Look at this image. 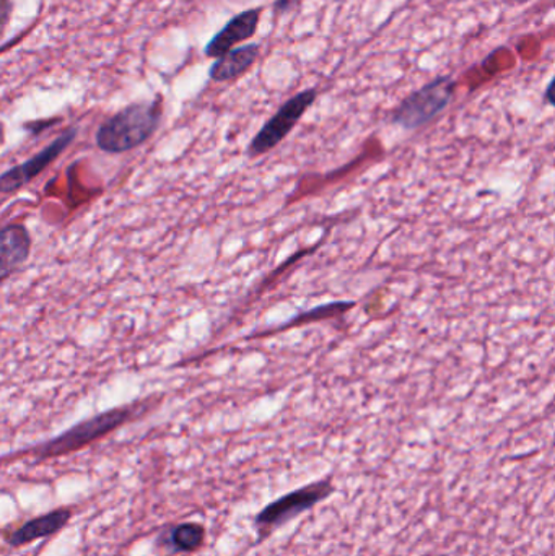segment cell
Listing matches in <instances>:
<instances>
[{"label": "cell", "instance_id": "cell-1", "mask_svg": "<svg viewBox=\"0 0 555 556\" xmlns=\"http://www.w3.org/2000/svg\"><path fill=\"white\" fill-rule=\"evenodd\" d=\"M163 119V100L129 104L108 117L97 130L98 149L104 153H126L143 146L159 130Z\"/></svg>", "mask_w": 555, "mask_h": 556}, {"label": "cell", "instance_id": "cell-2", "mask_svg": "<svg viewBox=\"0 0 555 556\" xmlns=\"http://www.w3.org/2000/svg\"><path fill=\"white\" fill-rule=\"evenodd\" d=\"M146 408H149V404L140 402V404H129L124 405V407H114L111 410L101 412V414L94 415V417L74 425V427L68 428L67 431L59 434V437L31 447L28 454L29 456L38 457V459L67 456V454L84 450L88 444L113 433L114 430L129 424L134 418H139L146 412Z\"/></svg>", "mask_w": 555, "mask_h": 556}, {"label": "cell", "instance_id": "cell-3", "mask_svg": "<svg viewBox=\"0 0 555 556\" xmlns=\"http://www.w3.org/2000/svg\"><path fill=\"white\" fill-rule=\"evenodd\" d=\"M316 98H318V90L306 88V90L300 91V93L293 94L290 100H287L251 140L250 147H248V155L251 159H257V156L266 155V153L273 152L276 147H279L287 139V136L295 129L297 124L305 116L310 106L315 103Z\"/></svg>", "mask_w": 555, "mask_h": 556}, {"label": "cell", "instance_id": "cell-4", "mask_svg": "<svg viewBox=\"0 0 555 556\" xmlns=\"http://www.w3.org/2000/svg\"><path fill=\"white\" fill-rule=\"evenodd\" d=\"M455 93V81L442 77L411 94L394 114V121L406 129H416L442 113Z\"/></svg>", "mask_w": 555, "mask_h": 556}, {"label": "cell", "instance_id": "cell-5", "mask_svg": "<svg viewBox=\"0 0 555 556\" xmlns=\"http://www.w3.org/2000/svg\"><path fill=\"white\" fill-rule=\"evenodd\" d=\"M331 493L332 485L329 480H321V482L312 483V485L295 490V492L282 496V498L270 503L267 508H264L257 515V528L263 532L273 531V529L286 525L287 521H292L297 516L308 511L310 508L328 498Z\"/></svg>", "mask_w": 555, "mask_h": 556}, {"label": "cell", "instance_id": "cell-6", "mask_svg": "<svg viewBox=\"0 0 555 556\" xmlns=\"http://www.w3.org/2000/svg\"><path fill=\"white\" fill-rule=\"evenodd\" d=\"M77 132V127L64 130L61 136L55 137L51 143H48L41 152L3 172L0 176V192H2V195L13 194V192L20 191V189L29 185L33 179L38 178L74 143Z\"/></svg>", "mask_w": 555, "mask_h": 556}, {"label": "cell", "instance_id": "cell-7", "mask_svg": "<svg viewBox=\"0 0 555 556\" xmlns=\"http://www.w3.org/2000/svg\"><path fill=\"white\" fill-rule=\"evenodd\" d=\"M261 13H263V9L256 7V9L243 10L234 18L228 20L227 25L205 46V55L218 59L231 49L238 48L241 42L253 38L256 35L257 25H260Z\"/></svg>", "mask_w": 555, "mask_h": 556}, {"label": "cell", "instance_id": "cell-8", "mask_svg": "<svg viewBox=\"0 0 555 556\" xmlns=\"http://www.w3.org/2000/svg\"><path fill=\"white\" fill-rule=\"evenodd\" d=\"M31 235L22 224H9L0 233V278L3 281L22 269L31 254Z\"/></svg>", "mask_w": 555, "mask_h": 556}, {"label": "cell", "instance_id": "cell-9", "mask_svg": "<svg viewBox=\"0 0 555 556\" xmlns=\"http://www.w3.org/2000/svg\"><path fill=\"white\" fill-rule=\"evenodd\" d=\"M71 516V509H55V511L48 513V515L39 516V518L31 519V521L25 522L22 528L13 531L7 538V542L12 547H22V545L38 541V539L49 538V535L61 531L67 525Z\"/></svg>", "mask_w": 555, "mask_h": 556}, {"label": "cell", "instance_id": "cell-10", "mask_svg": "<svg viewBox=\"0 0 555 556\" xmlns=\"http://www.w3.org/2000/svg\"><path fill=\"white\" fill-rule=\"evenodd\" d=\"M260 49L257 42L231 49L212 64L209 75L214 81H230L241 77L253 67L254 62L260 58Z\"/></svg>", "mask_w": 555, "mask_h": 556}, {"label": "cell", "instance_id": "cell-11", "mask_svg": "<svg viewBox=\"0 0 555 556\" xmlns=\"http://www.w3.org/2000/svg\"><path fill=\"white\" fill-rule=\"evenodd\" d=\"M205 541V529L195 522H186L173 531L172 544L179 552H194Z\"/></svg>", "mask_w": 555, "mask_h": 556}, {"label": "cell", "instance_id": "cell-12", "mask_svg": "<svg viewBox=\"0 0 555 556\" xmlns=\"http://www.w3.org/2000/svg\"><path fill=\"white\" fill-rule=\"evenodd\" d=\"M352 303H332L326 306L315 307V309L305 311V313L297 314L290 323L283 324L279 329L283 330L287 327L300 326V324L312 323V320L325 319L328 316H335L336 313L348 309Z\"/></svg>", "mask_w": 555, "mask_h": 556}, {"label": "cell", "instance_id": "cell-13", "mask_svg": "<svg viewBox=\"0 0 555 556\" xmlns=\"http://www.w3.org/2000/svg\"><path fill=\"white\" fill-rule=\"evenodd\" d=\"M297 3H299V0H277L274 9H276L277 13L289 12Z\"/></svg>", "mask_w": 555, "mask_h": 556}, {"label": "cell", "instance_id": "cell-14", "mask_svg": "<svg viewBox=\"0 0 555 556\" xmlns=\"http://www.w3.org/2000/svg\"><path fill=\"white\" fill-rule=\"evenodd\" d=\"M546 97L550 103L555 106V78L551 81L550 87H547Z\"/></svg>", "mask_w": 555, "mask_h": 556}]
</instances>
